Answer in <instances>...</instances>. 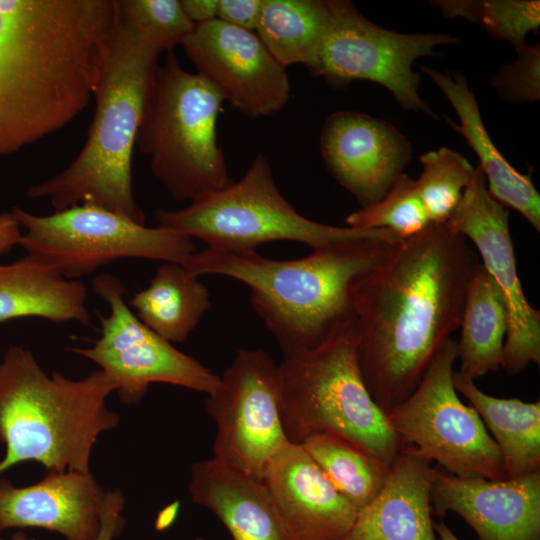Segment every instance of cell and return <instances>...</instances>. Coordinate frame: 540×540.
<instances>
[{
	"label": "cell",
	"mask_w": 540,
	"mask_h": 540,
	"mask_svg": "<svg viewBox=\"0 0 540 540\" xmlns=\"http://www.w3.org/2000/svg\"><path fill=\"white\" fill-rule=\"evenodd\" d=\"M478 254L445 223L393 243L355 286L357 355L374 402L388 412L418 386L460 328Z\"/></svg>",
	"instance_id": "6da1fadb"
},
{
	"label": "cell",
	"mask_w": 540,
	"mask_h": 540,
	"mask_svg": "<svg viewBox=\"0 0 540 540\" xmlns=\"http://www.w3.org/2000/svg\"><path fill=\"white\" fill-rule=\"evenodd\" d=\"M117 20V0H0V156L87 108Z\"/></svg>",
	"instance_id": "7a4b0ae2"
},
{
	"label": "cell",
	"mask_w": 540,
	"mask_h": 540,
	"mask_svg": "<svg viewBox=\"0 0 540 540\" xmlns=\"http://www.w3.org/2000/svg\"><path fill=\"white\" fill-rule=\"evenodd\" d=\"M397 241L334 243L293 260L206 247L193 253L183 268L188 276L215 274L246 284L254 311L289 358L318 347L355 319L356 284Z\"/></svg>",
	"instance_id": "3957f363"
},
{
	"label": "cell",
	"mask_w": 540,
	"mask_h": 540,
	"mask_svg": "<svg viewBox=\"0 0 540 540\" xmlns=\"http://www.w3.org/2000/svg\"><path fill=\"white\" fill-rule=\"evenodd\" d=\"M159 55L118 12L86 141L65 169L32 185L28 197L48 200L54 211L92 204L145 224L133 193L132 158Z\"/></svg>",
	"instance_id": "277c9868"
},
{
	"label": "cell",
	"mask_w": 540,
	"mask_h": 540,
	"mask_svg": "<svg viewBox=\"0 0 540 540\" xmlns=\"http://www.w3.org/2000/svg\"><path fill=\"white\" fill-rule=\"evenodd\" d=\"M116 389L100 369L78 380L48 375L30 350L10 346L0 362V475L27 461L48 472L90 473L97 439L119 422L106 405Z\"/></svg>",
	"instance_id": "5b68a950"
},
{
	"label": "cell",
	"mask_w": 540,
	"mask_h": 540,
	"mask_svg": "<svg viewBox=\"0 0 540 540\" xmlns=\"http://www.w3.org/2000/svg\"><path fill=\"white\" fill-rule=\"evenodd\" d=\"M279 368L280 415L288 442L336 433L390 468L400 445L364 383L355 319L318 347L284 358Z\"/></svg>",
	"instance_id": "8992f818"
},
{
	"label": "cell",
	"mask_w": 540,
	"mask_h": 540,
	"mask_svg": "<svg viewBox=\"0 0 540 540\" xmlns=\"http://www.w3.org/2000/svg\"><path fill=\"white\" fill-rule=\"evenodd\" d=\"M224 103L199 74L185 70L174 51L157 65L136 137L152 174L177 201L228 187L230 178L218 143Z\"/></svg>",
	"instance_id": "52a82bcc"
},
{
	"label": "cell",
	"mask_w": 540,
	"mask_h": 540,
	"mask_svg": "<svg viewBox=\"0 0 540 540\" xmlns=\"http://www.w3.org/2000/svg\"><path fill=\"white\" fill-rule=\"evenodd\" d=\"M155 219L158 226L229 252L255 251L272 241H295L317 249L364 239H400L385 229L338 227L304 217L279 191L262 153L254 157L240 180L204 194L182 209H157Z\"/></svg>",
	"instance_id": "ba28073f"
},
{
	"label": "cell",
	"mask_w": 540,
	"mask_h": 540,
	"mask_svg": "<svg viewBox=\"0 0 540 540\" xmlns=\"http://www.w3.org/2000/svg\"><path fill=\"white\" fill-rule=\"evenodd\" d=\"M21 227L19 245L76 280L122 258H142L184 264L196 252L193 240L173 230L146 227L92 204H79L50 215H35L12 207Z\"/></svg>",
	"instance_id": "9c48e42d"
},
{
	"label": "cell",
	"mask_w": 540,
	"mask_h": 540,
	"mask_svg": "<svg viewBox=\"0 0 540 540\" xmlns=\"http://www.w3.org/2000/svg\"><path fill=\"white\" fill-rule=\"evenodd\" d=\"M457 342L450 338L415 390L385 413L400 449L435 461L462 477L507 478L499 449L481 417L458 397L453 365Z\"/></svg>",
	"instance_id": "30bf717a"
},
{
	"label": "cell",
	"mask_w": 540,
	"mask_h": 540,
	"mask_svg": "<svg viewBox=\"0 0 540 540\" xmlns=\"http://www.w3.org/2000/svg\"><path fill=\"white\" fill-rule=\"evenodd\" d=\"M331 19L312 61L314 77L334 87L367 80L386 88L402 109L434 117L419 96L420 78L412 70L416 59L435 55L440 45L458 43L445 33L404 34L376 25L347 0H330Z\"/></svg>",
	"instance_id": "8fae6325"
},
{
	"label": "cell",
	"mask_w": 540,
	"mask_h": 540,
	"mask_svg": "<svg viewBox=\"0 0 540 540\" xmlns=\"http://www.w3.org/2000/svg\"><path fill=\"white\" fill-rule=\"evenodd\" d=\"M92 289L110 308L100 315L101 335L90 347L70 348L97 365L116 384L123 403L139 402L153 383H167L210 394L219 376L194 357L176 349L131 311L125 286L116 276L98 274Z\"/></svg>",
	"instance_id": "7c38bea8"
},
{
	"label": "cell",
	"mask_w": 540,
	"mask_h": 540,
	"mask_svg": "<svg viewBox=\"0 0 540 540\" xmlns=\"http://www.w3.org/2000/svg\"><path fill=\"white\" fill-rule=\"evenodd\" d=\"M279 365L261 349H239L215 389L207 412L216 423L215 459L258 480L288 442L280 415Z\"/></svg>",
	"instance_id": "4fadbf2b"
},
{
	"label": "cell",
	"mask_w": 540,
	"mask_h": 540,
	"mask_svg": "<svg viewBox=\"0 0 540 540\" xmlns=\"http://www.w3.org/2000/svg\"><path fill=\"white\" fill-rule=\"evenodd\" d=\"M445 224L474 243L503 297L508 329L502 368L512 376L540 365V311L529 303L517 273L509 210L491 196L479 167Z\"/></svg>",
	"instance_id": "5bb4252c"
},
{
	"label": "cell",
	"mask_w": 540,
	"mask_h": 540,
	"mask_svg": "<svg viewBox=\"0 0 540 540\" xmlns=\"http://www.w3.org/2000/svg\"><path fill=\"white\" fill-rule=\"evenodd\" d=\"M181 46L196 73L241 114L267 117L287 105L290 81L286 68L255 32L214 19L196 25Z\"/></svg>",
	"instance_id": "9a60e30c"
},
{
	"label": "cell",
	"mask_w": 540,
	"mask_h": 540,
	"mask_svg": "<svg viewBox=\"0 0 540 540\" xmlns=\"http://www.w3.org/2000/svg\"><path fill=\"white\" fill-rule=\"evenodd\" d=\"M320 151L329 174L361 208L380 201L412 158L409 140L394 125L355 111L328 116Z\"/></svg>",
	"instance_id": "2e32d148"
},
{
	"label": "cell",
	"mask_w": 540,
	"mask_h": 540,
	"mask_svg": "<svg viewBox=\"0 0 540 540\" xmlns=\"http://www.w3.org/2000/svg\"><path fill=\"white\" fill-rule=\"evenodd\" d=\"M432 513L454 512L478 540L540 539V470L514 478L462 477L432 468Z\"/></svg>",
	"instance_id": "e0dca14e"
},
{
	"label": "cell",
	"mask_w": 540,
	"mask_h": 540,
	"mask_svg": "<svg viewBox=\"0 0 540 540\" xmlns=\"http://www.w3.org/2000/svg\"><path fill=\"white\" fill-rule=\"evenodd\" d=\"M291 540H344L358 509L327 479L301 444L287 442L262 479Z\"/></svg>",
	"instance_id": "ac0fdd59"
},
{
	"label": "cell",
	"mask_w": 540,
	"mask_h": 540,
	"mask_svg": "<svg viewBox=\"0 0 540 540\" xmlns=\"http://www.w3.org/2000/svg\"><path fill=\"white\" fill-rule=\"evenodd\" d=\"M105 494L91 472H47L20 487L0 477V531L38 528L65 540H96Z\"/></svg>",
	"instance_id": "d6986e66"
},
{
	"label": "cell",
	"mask_w": 540,
	"mask_h": 540,
	"mask_svg": "<svg viewBox=\"0 0 540 540\" xmlns=\"http://www.w3.org/2000/svg\"><path fill=\"white\" fill-rule=\"evenodd\" d=\"M431 462L401 448L378 495L358 510L344 540H437Z\"/></svg>",
	"instance_id": "ffe728a7"
},
{
	"label": "cell",
	"mask_w": 540,
	"mask_h": 540,
	"mask_svg": "<svg viewBox=\"0 0 540 540\" xmlns=\"http://www.w3.org/2000/svg\"><path fill=\"white\" fill-rule=\"evenodd\" d=\"M189 492L233 540H291L262 480L211 458L192 465Z\"/></svg>",
	"instance_id": "44dd1931"
},
{
	"label": "cell",
	"mask_w": 540,
	"mask_h": 540,
	"mask_svg": "<svg viewBox=\"0 0 540 540\" xmlns=\"http://www.w3.org/2000/svg\"><path fill=\"white\" fill-rule=\"evenodd\" d=\"M421 70L447 97L459 118L450 126L468 142L479 159L491 196L507 208L520 213L540 231V194L531 179V172L516 170L501 154L483 123L475 94L469 89L466 77L460 72H441L427 66Z\"/></svg>",
	"instance_id": "7402d4cb"
},
{
	"label": "cell",
	"mask_w": 540,
	"mask_h": 540,
	"mask_svg": "<svg viewBox=\"0 0 540 540\" xmlns=\"http://www.w3.org/2000/svg\"><path fill=\"white\" fill-rule=\"evenodd\" d=\"M86 302L83 282L65 278L30 254L0 264V323L33 317L87 325Z\"/></svg>",
	"instance_id": "603a6c76"
},
{
	"label": "cell",
	"mask_w": 540,
	"mask_h": 540,
	"mask_svg": "<svg viewBox=\"0 0 540 540\" xmlns=\"http://www.w3.org/2000/svg\"><path fill=\"white\" fill-rule=\"evenodd\" d=\"M454 385L491 432L507 478L540 470V400L497 398L481 391L474 380L454 372Z\"/></svg>",
	"instance_id": "cb8c5ba5"
},
{
	"label": "cell",
	"mask_w": 540,
	"mask_h": 540,
	"mask_svg": "<svg viewBox=\"0 0 540 540\" xmlns=\"http://www.w3.org/2000/svg\"><path fill=\"white\" fill-rule=\"evenodd\" d=\"M128 305L144 325L171 344L184 342L211 308L206 285L175 262L160 265Z\"/></svg>",
	"instance_id": "d4e9b609"
},
{
	"label": "cell",
	"mask_w": 540,
	"mask_h": 540,
	"mask_svg": "<svg viewBox=\"0 0 540 540\" xmlns=\"http://www.w3.org/2000/svg\"><path fill=\"white\" fill-rule=\"evenodd\" d=\"M460 328L457 373L475 380L502 368L507 313L498 286L481 263L467 290Z\"/></svg>",
	"instance_id": "484cf974"
},
{
	"label": "cell",
	"mask_w": 540,
	"mask_h": 540,
	"mask_svg": "<svg viewBox=\"0 0 540 540\" xmlns=\"http://www.w3.org/2000/svg\"><path fill=\"white\" fill-rule=\"evenodd\" d=\"M330 19V0H263L254 32L283 67H306Z\"/></svg>",
	"instance_id": "4316f807"
},
{
	"label": "cell",
	"mask_w": 540,
	"mask_h": 540,
	"mask_svg": "<svg viewBox=\"0 0 540 540\" xmlns=\"http://www.w3.org/2000/svg\"><path fill=\"white\" fill-rule=\"evenodd\" d=\"M301 445L358 510L378 495L386 481L389 468L341 435L321 432L307 437Z\"/></svg>",
	"instance_id": "83f0119b"
},
{
	"label": "cell",
	"mask_w": 540,
	"mask_h": 540,
	"mask_svg": "<svg viewBox=\"0 0 540 540\" xmlns=\"http://www.w3.org/2000/svg\"><path fill=\"white\" fill-rule=\"evenodd\" d=\"M431 5L447 18L462 17L484 28L490 36L509 42L516 51L540 27L539 0H435Z\"/></svg>",
	"instance_id": "f1b7e54d"
},
{
	"label": "cell",
	"mask_w": 540,
	"mask_h": 540,
	"mask_svg": "<svg viewBox=\"0 0 540 540\" xmlns=\"http://www.w3.org/2000/svg\"><path fill=\"white\" fill-rule=\"evenodd\" d=\"M422 173L416 182L431 223L444 224L457 207L475 168L460 153L440 147L420 156Z\"/></svg>",
	"instance_id": "f546056e"
},
{
	"label": "cell",
	"mask_w": 540,
	"mask_h": 540,
	"mask_svg": "<svg viewBox=\"0 0 540 540\" xmlns=\"http://www.w3.org/2000/svg\"><path fill=\"white\" fill-rule=\"evenodd\" d=\"M346 222L354 228L389 230L401 238L415 235L431 224L415 180L405 173L396 178L380 201L350 213Z\"/></svg>",
	"instance_id": "4dcf8cb0"
},
{
	"label": "cell",
	"mask_w": 540,
	"mask_h": 540,
	"mask_svg": "<svg viewBox=\"0 0 540 540\" xmlns=\"http://www.w3.org/2000/svg\"><path fill=\"white\" fill-rule=\"evenodd\" d=\"M117 5L137 38L160 54L182 45L196 26L179 0H117Z\"/></svg>",
	"instance_id": "1f68e13d"
},
{
	"label": "cell",
	"mask_w": 540,
	"mask_h": 540,
	"mask_svg": "<svg viewBox=\"0 0 540 540\" xmlns=\"http://www.w3.org/2000/svg\"><path fill=\"white\" fill-rule=\"evenodd\" d=\"M517 54L513 63L499 68L491 85L505 101H537L540 98V45H525Z\"/></svg>",
	"instance_id": "d6a6232c"
},
{
	"label": "cell",
	"mask_w": 540,
	"mask_h": 540,
	"mask_svg": "<svg viewBox=\"0 0 540 540\" xmlns=\"http://www.w3.org/2000/svg\"><path fill=\"white\" fill-rule=\"evenodd\" d=\"M263 0H218L216 19L255 31Z\"/></svg>",
	"instance_id": "836d02e7"
},
{
	"label": "cell",
	"mask_w": 540,
	"mask_h": 540,
	"mask_svg": "<svg viewBox=\"0 0 540 540\" xmlns=\"http://www.w3.org/2000/svg\"><path fill=\"white\" fill-rule=\"evenodd\" d=\"M125 500L120 490L107 491L102 506L101 527L96 540H114L124 529Z\"/></svg>",
	"instance_id": "e575fe53"
},
{
	"label": "cell",
	"mask_w": 540,
	"mask_h": 540,
	"mask_svg": "<svg viewBox=\"0 0 540 540\" xmlns=\"http://www.w3.org/2000/svg\"><path fill=\"white\" fill-rule=\"evenodd\" d=\"M21 233V227L11 211L0 214V256L19 245Z\"/></svg>",
	"instance_id": "d590c367"
},
{
	"label": "cell",
	"mask_w": 540,
	"mask_h": 540,
	"mask_svg": "<svg viewBox=\"0 0 540 540\" xmlns=\"http://www.w3.org/2000/svg\"><path fill=\"white\" fill-rule=\"evenodd\" d=\"M218 0H181L188 18L199 25L216 19Z\"/></svg>",
	"instance_id": "8d00e7d4"
},
{
	"label": "cell",
	"mask_w": 540,
	"mask_h": 540,
	"mask_svg": "<svg viewBox=\"0 0 540 540\" xmlns=\"http://www.w3.org/2000/svg\"><path fill=\"white\" fill-rule=\"evenodd\" d=\"M434 530L440 537V540H460L443 522L434 523Z\"/></svg>",
	"instance_id": "74e56055"
},
{
	"label": "cell",
	"mask_w": 540,
	"mask_h": 540,
	"mask_svg": "<svg viewBox=\"0 0 540 540\" xmlns=\"http://www.w3.org/2000/svg\"><path fill=\"white\" fill-rule=\"evenodd\" d=\"M9 540H30V539L27 537V535L24 532L17 531L11 536Z\"/></svg>",
	"instance_id": "f35d334b"
},
{
	"label": "cell",
	"mask_w": 540,
	"mask_h": 540,
	"mask_svg": "<svg viewBox=\"0 0 540 540\" xmlns=\"http://www.w3.org/2000/svg\"><path fill=\"white\" fill-rule=\"evenodd\" d=\"M192 540H205L203 538H195V539H192Z\"/></svg>",
	"instance_id": "ab89813d"
}]
</instances>
